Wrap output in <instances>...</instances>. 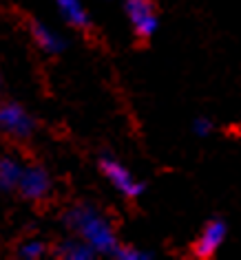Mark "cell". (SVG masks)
I'll use <instances>...</instances> for the list:
<instances>
[{"label":"cell","mask_w":241,"mask_h":260,"mask_svg":"<svg viewBox=\"0 0 241 260\" xmlns=\"http://www.w3.org/2000/svg\"><path fill=\"white\" fill-rule=\"evenodd\" d=\"M62 223L73 236L82 238L87 245H91V249L97 256H111L117 249V245H120L109 216H104L91 203H80V205L69 207L62 216Z\"/></svg>","instance_id":"6da1fadb"},{"label":"cell","mask_w":241,"mask_h":260,"mask_svg":"<svg viewBox=\"0 0 241 260\" xmlns=\"http://www.w3.org/2000/svg\"><path fill=\"white\" fill-rule=\"evenodd\" d=\"M38 128L36 117L18 102L0 104V133L16 141H27L34 137Z\"/></svg>","instance_id":"7a4b0ae2"},{"label":"cell","mask_w":241,"mask_h":260,"mask_svg":"<svg viewBox=\"0 0 241 260\" xmlns=\"http://www.w3.org/2000/svg\"><path fill=\"white\" fill-rule=\"evenodd\" d=\"M100 172L106 177V181L122 194V197L138 199L140 194L144 192V183H140V181L128 172V168H124L120 161H115L111 157H102L100 159Z\"/></svg>","instance_id":"3957f363"},{"label":"cell","mask_w":241,"mask_h":260,"mask_svg":"<svg viewBox=\"0 0 241 260\" xmlns=\"http://www.w3.org/2000/svg\"><path fill=\"white\" fill-rule=\"evenodd\" d=\"M51 174L47 172V168L38 166V164H31V166H24L22 168V174H20V181H18V192H20L22 199L27 201H44L51 194Z\"/></svg>","instance_id":"277c9868"},{"label":"cell","mask_w":241,"mask_h":260,"mask_svg":"<svg viewBox=\"0 0 241 260\" xmlns=\"http://www.w3.org/2000/svg\"><path fill=\"white\" fill-rule=\"evenodd\" d=\"M126 18L131 22L135 36L146 40L157 31V11H155L153 0H124Z\"/></svg>","instance_id":"5b68a950"},{"label":"cell","mask_w":241,"mask_h":260,"mask_svg":"<svg viewBox=\"0 0 241 260\" xmlns=\"http://www.w3.org/2000/svg\"><path fill=\"white\" fill-rule=\"evenodd\" d=\"M29 36L31 40H34V44L38 49L42 51V53L47 55H60L64 49H67V40L58 34L56 29H51L49 24H44L42 20H36V18H31L29 24Z\"/></svg>","instance_id":"8992f818"},{"label":"cell","mask_w":241,"mask_h":260,"mask_svg":"<svg viewBox=\"0 0 241 260\" xmlns=\"http://www.w3.org/2000/svg\"><path fill=\"white\" fill-rule=\"evenodd\" d=\"M226 234H228V227H226L224 220H219V218L210 220V223L201 230L199 238L195 240V247H193L195 256L197 258H212L215 253L219 251V247L224 245Z\"/></svg>","instance_id":"52a82bcc"},{"label":"cell","mask_w":241,"mask_h":260,"mask_svg":"<svg viewBox=\"0 0 241 260\" xmlns=\"http://www.w3.org/2000/svg\"><path fill=\"white\" fill-rule=\"evenodd\" d=\"M53 3L58 7V14H60V18L69 27L80 29V31L91 29V16L84 9L82 0H53Z\"/></svg>","instance_id":"ba28073f"},{"label":"cell","mask_w":241,"mask_h":260,"mask_svg":"<svg viewBox=\"0 0 241 260\" xmlns=\"http://www.w3.org/2000/svg\"><path fill=\"white\" fill-rule=\"evenodd\" d=\"M53 256L60 260H93L97 253L91 249V245H87L82 238H64L53 247Z\"/></svg>","instance_id":"9c48e42d"},{"label":"cell","mask_w":241,"mask_h":260,"mask_svg":"<svg viewBox=\"0 0 241 260\" xmlns=\"http://www.w3.org/2000/svg\"><path fill=\"white\" fill-rule=\"evenodd\" d=\"M22 164L11 154H0V192H16L22 174Z\"/></svg>","instance_id":"30bf717a"},{"label":"cell","mask_w":241,"mask_h":260,"mask_svg":"<svg viewBox=\"0 0 241 260\" xmlns=\"http://www.w3.org/2000/svg\"><path fill=\"white\" fill-rule=\"evenodd\" d=\"M49 247L44 240L40 238H31V240H24V243L18 247V258L20 260H42L44 256H47Z\"/></svg>","instance_id":"8fae6325"},{"label":"cell","mask_w":241,"mask_h":260,"mask_svg":"<svg viewBox=\"0 0 241 260\" xmlns=\"http://www.w3.org/2000/svg\"><path fill=\"white\" fill-rule=\"evenodd\" d=\"M111 256L117 258V260H142V258H151L148 253L138 249V247H120V245H117V249L111 253Z\"/></svg>","instance_id":"7c38bea8"},{"label":"cell","mask_w":241,"mask_h":260,"mask_svg":"<svg viewBox=\"0 0 241 260\" xmlns=\"http://www.w3.org/2000/svg\"><path fill=\"white\" fill-rule=\"evenodd\" d=\"M193 130H195L197 137H208V135L215 130V123L210 119H206V117H197L195 123H193Z\"/></svg>","instance_id":"4fadbf2b"},{"label":"cell","mask_w":241,"mask_h":260,"mask_svg":"<svg viewBox=\"0 0 241 260\" xmlns=\"http://www.w3.org/2000/svg\"><path fill=\"white\" fill-rule=\"evenodd\" d=\"M0 88H3V75H0Z\"/></svg>","instance_id":"5bb4252c"}]
</instances>
